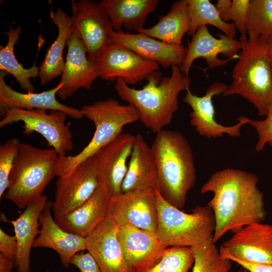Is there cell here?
Wrapping results in <instances>:
<instances>
[{"label":"cell","mask_w":272,"mask_h":272,"mask_svg":"<svg viewBox=\"0 0 272 272\" xmlns=\"http://www.w3.org/2000/svg\"><path fill=\"white\" fill-rule=\"evenodd\" d=\"M258 181L251 172L226 168L214 173L201 186V193L214 194L207 205L215 219L214 243L229 231L235 233L264 220L266 213Z\"/></svg>","instance_id":"6da1fadb"},{"label":"cell","mask_w":272,"mask_h":272,"mask_svg":"<svg viewBox=\"0 0 272 272\" xmlns=\"http://www.w3.org/2000/svg\"><path fill=\"white\" fill-rule=\"evenodd\" d=\"M171 68L169 77H162L159 70L152 73L141 89L130 87L121 79L116 80L114 88L119 97L138 110L140 120L155 133L171 123L178 108L180 93L190 88V79L180 66Z\"/></svg>","instance_id":"7a4b0ae2"},{"label":"cell","mask_w":272,"mask_h":272,"mask_svg":"<svg viewBox=\"0 0 272 272\" xmlns=\"http://www.w3.org/2000/svg\"><path fill=\"white\" fill-rule=\"evenodd\" d=\"M156 163L158 189L170 204L181 209L196 180L191 147L179 131L163 129L151 146Z\"/></svg>","instance_id":"3957f363"},{"label":"cell","mask_w":272,"mask_h":272,"mask_svg":"<svg viewBox=\"0 0 272 272\" xmlns=\"http://www.w3.org/2000/svg\"><path fill=\"white\" fill-rule=\"evenodd\" d=\"M241 44L238 60L232 74V81L223 96L238 95L264 116L272 104V66L268 39L259 37L249 41L246 33H241Z\"/></svg>","instance_id":"277c9868"},{"label":"cell","mask_w":272,"mask_h":272,"mask_svg":"<svg viewBox=\"0 0 272 272\" xmlns=\"http://www.w3.org/2000/svg\"><path fill=\"white\" fill-rule=\"evenodd\" d=\"M59 159L53 149H41L21 143L4 196L24 209L41 197L56 174Z\"/></svg>","instance_id":"5b68a950"},{"label":"cell","mask_w":272,"mask_h":272,"mask_svg":"<svg viewBox=\"0 0 272 272\" xmlns=\"http://www.w3.org/2000/svg\"><path fill=\"white\" fill-rule=\"evenodd\" d=\"M81 110L95 127L89 144L75 156L59 157L56 176L64 177L81 163L93 157L102 147L122 133L123 127L140 120L138 110L132 105L121 104L113 98L85 105Z\"/></svg>","instance_id":"8992f818"},{"label":"cell","mask_w":272,"mask_h":272,"mask_svg":"<svg viewBox=\"0 0 272 272\" xmlns=\"http://www.w3.org/2000/svg\"><path fill=\"white\" fill-rule=\"evenodd\" d=\"M158 211L156 234L166 247H192L213 237L215 219L207 205L197 206L191 213L182 212L168 202L156 189Z\"/></svg>","instance_id":"52a82bcc"},{"label":"cell","mask_w":272,"mask_h":272,"mask_svg":"<svg viewBox=\"0 0 272 272\" xmlns=\"http://www.w3.org/2000/svg\"><path fill=\"white\" fill-rule=\"evenodd\" d=\"M67 115L59 110L10 109L0 121V128L13 123L23 122V132L29 135L36 132L43 136L59 157L66 155L74 149L70 125L65 123Z\"/></svg>","instance_id":"ba28073f"},{"label":"cell","mask_w":272,"mask_h":272,"mask_svg":"<svg viewBox=\"0 0 272 272\" xmlns=\"http://www.w3.org/2000/svg\"><path fill=\"white\" fill-rule=\"evenodd\" d=\"M71 9L73 31L85 44L88 58L96 61L113 29L109 16L100 2L91 0H73Z\"/></svg>","instance_id":"9c48e42d"},{"label":"cell","mask_w":272,"mask_h":272,"mask_svg":"<svg viewBox=\"0 0 272 272\" xmlns=\"http://www.w3.org/2000/svg\"><path fill=\"white\" fill-rule=\"evenodd\" d=\"M99 78L102 80L121 79L128 85L146 80L160 70L156 62L144 58L120 44L110 41L96 61Z\"/></svg>","instance_id":"30bf717a"},{"label":"cell","mask_w":272,"mask_h":272,"mask_svg":"<svg viewBox=\"0 0 272 272\" xmlns=\"http://www.w3.org/2000/svg\"><path fill=\"white\" fill-rule=\"evenodd\" d=\"M156 189L131 191L111 196L107 216L118 226L128 225L156 234L158 211Z\"/></svg>","instance_id":"8fae6325"},{"label":"cell","mask_w":272,"mask_h":272,"mask_svg":"<svg viewBox=\"0 0 272 272\" xmlns=\"http://www.w3.org/2000/svg\"><path fill=\"white\" fill-rule=\"evenodd\" d=\"M220 246L221 256L260 264H272V226L254 223L240 229Z\"/></svg>","instance_id":"7c38bea8"},{"label":"cell","mask_w":272,"mask_h":272,"mask_svg":"<svg viewBox=\"0 0 272 272\" xmlns=\"http://www.w3.org/2000/svg\"><path fill=\"white\" fill-rule=\"evenodd\" d=\"M100 183L94 157L79 164L69 175L58 177L52 203L54 217L67 213L86 201Z\"/></svg>","instance_id":"4fadbf2b"},{"label":"cell","mask_w":272,"mask_h":272,"mask_svg":"<svg viewBox=\"0 0 272 272\" xmlns=\"http://www.w3.org/2000/svg\"><path fill=\"white\" fill-rule=\"evenodd\" d=\"M219 38L214 37L207 26L197 29L191 40L187 42L186 53L180 66L183 74L188 77L194 61L204 58L210 69L226 64L233 58H238V52L241 50L239 40L230 37L224 33H219Z\"/></svg>","instance_id":"5bb4252c"},{"label":"cell","mask_w":272,"mask_h":272,"mask_svg":"<svg viewBox=\"0 0 272 272\" xmlns=\"http://www.w3.org/2000/svg\"><path fill=\"white\" fill-rule=\"evenodd\" d=\"M228 86L221 82L212 83L201 97L193 94L187 89L183 101L191 107L190 123L201 136L208 138L222 137L226 133L231 137L240 135V128L244 124L249 123V118L240 116L238 122L232 126H224L215 118V110L212 101L214 96L223 94Z\"/></svg>","instance_id":"9a60e30c"},{"label":"cell","mask_w":272,"mask_h":272,"mask_svg":"<svg viewBox=\"0 0 272 272\" xmlns=\"http://www.w3.org/2000/svg\"><path fill=\"white\" fill-rule=\"evenodd\" d=\"M134 140V135L122 133L93 156L100 183L111 196L122 192V184L127 170V161Z\"/></svg>","instance_id":"2e32d148"},{"label":"cell","mask_w":272,"mask_h":272,"mask_svg":"<svg viewBox=\"0 0 272 272\" xmlns=\"http://www.w3.org/2000/svg\"><path fill=\"white\" fill-rule=\"evenodd\" d=\"M117 237L132 272H143L155 265L167 248L156 234L128 225L118 226Z\"/></svg>","instance_id":"e0dca14e"},{"label":"cell","mask_w":272,"mask_h":272,"mask_svg":"<svg viewBox=\"0 0 272 272\" xmlns=\"http://www.w3.org/2000/svg\"><path fill=\"white\" fill-rule=\"evenodd\" d=\"M66 46L67 53L59 82L62 86L57 93L63 100L72 96L79 89H90L99 78L96 61L88 58L85 44L74 31Z\"/></svg>","instance_id":"ac0fdd59"},{"label":"cell","mask_w":272,"mask_h":272,"mask_svg":"<svg viewBox=\"0 0 272 272\" xmlns=\"http://www.w3.org/2000/svg\"><path fill=\"white\" fill-rule=\"evenodd\" d=\"M118 226L107 216L86 237L87 250L102 272H132L128 267L117 237Z\"/></svg>","instance_id":"d6986e66"},{"label":"cell","mask_w":272,"mask_h":272,"mask_svg":"<svg viewBox=\"0 0 272 272\" xmlns=\"http://www.w3.org/2000/svg\"><path fill=\"white\" fill-rule=\"evenodd\" d=\"M7 74L5 71H0V117L2 118L9 110L14 108L59 110L75 119L85 117L81 109L68 106L57 100L56 95L62 86L61 83L40 93H20L6 83L4 78Z\"/></svg>","instance_id":"ffe728a7"},{"label":"cell","mask_w":272,"mask_h":272,"mask_svg":"<svg viewBox=\"0 0 272 272\" xmlns=\"http://www.w3.org/2000/svg\"><path fill=\"white\" fill-rule=\"evenodd\" d=\"M51 209L52 202L47 200L39 217L40 232L33 248H48L55 251L66 268L75 255L87 250L86 238L62 229L52 217Z\"/></svg>","instance_id":"44dd1931"},{"label":"cell","mask_w":272,"mask_h":272,"mask_svg":"<svg viewBox=\"0 0 272 272\" xmlns=\"http://www.w3.org/2000/svg\"><path fill=\"white\" fill-rule=\"evenodd\" d=\"M120 44L133 51L144 58L155 62L163 68L181 66L186 48L164 43L146 35L131 34L113 29L109 33V42Z\"/></svg>","instance_id":"7402d4cb"},{"label":"cell","mask_w":272,"mask_h":272,"mask_svg":"<svg viewBox=\"0 0 272 272\" xmlns=\"http://www.w3.org/2000/svg\"><path fill=\"white\" fill-rule=\"evenodd\" d=\"M111 194L100 184L93 195L81 205L54 217L64 230L86 238L106 218Z\"/></svg>","instance_id":"603a6c76"},{"label":"cell","mask_w":272,"mask_h":272,"mask_svg":"<svg viewBox=\"0 0 272 272\" xmlns=\"http://www.w3.org/2000/svg\"><path fill=\"white\" fill-rule=\"evenodd\" d=\"M122 192L142 189H158L156 161L151 146L141 134L135 135Z\"/></svg>","instance_id":"cb8c5ba5"},{"label":"cell","mask_w":272,"mask_h":272,"mask_svg":"<svg viewBox=\"0 0 272 272\" xmlns=\"http://www.w3.org/2000/svg\"><path fill=\"white\" fill-rule=\"evenodd\" d=\"M47 201V197L43 194L28 205L17 219L7 221L14 227L18 243L15 261L17 272H30L31 250L39 234V217Z\"/></svg>","instance_id":"d4e9b609"},{"label":"cell","mask_w":272,"mask_h":272,"mask_svg":"<svg viewBox=\"0 0 272 272\" xmlns=\"http://www.w3.org/2000/svg\"><path fill=\"white\" fill-rule=\"evenodd\" d=\"M50 16L58 28L57 37L48 48L40 66L39 77L42 85H45L61 76L65 65L63 52L67 39L73 31L71 17L60 8L52 10Z\"/></svg>","instance_id":"484cf974"},{"label":"cell","mask_w":272,"mask_h":272,"mask_svg":"<svg viewBox=\"0 0 272 272\" xmlns=\"http://www.w3.org/2000/svg\"><path fill=\"white\" fill-rule=\"evenodd\" d=\"M159 0H102L100 2L111 20L113 30L144 28L147 16L154 12Z\"/></svg>","instance_id":"4316f807"},{"label":"cell","mask_w":272,"mask_h":272,"mask_svg":"<svg viewBox=\"0 0 272 272\" xmlns=\"http://www.w3.org/2000/svg\"><path fill=\"white\" fill-rule=\"evenodd\" d=\"M189 27L187 0H178L172 4L166 15L159 17L156 24L149 28L138 29L135 31L169 44L180 46Z\"/></svg>","instance_id":"83f0119b"},{"label":"cell","mask_w":272,"mask_h":272,"mask_svg":"<svg viewBox=\"0 0 272 272\" xmlns=\"http://www.w3.org/2000/svg\"><path fill=\"white\" fill-rule=\"evenodd\" d=\"M22 27L10 25L8 31L4 33L8 37L7 44L0 46V70L13 76L21 88L28 92L33 93L35 87L30 79L39 76L40 67L35 63L30 68H24L17 60L14 47L19 39Z\"/></svg>","instance_id":"f1b7e54d"},{"label":"cell","mask_w":272,"mask_h":272,"mask_svg":"<svg viewBox=\"0 0 272 272\" xmlns=\"http://www.w3.org/2000/svg\"><path fill=\"white\" fill-rule=\"evenodd\" d=\"M187 2L189 18L188 35L192 36L198 28L210 25L220 29L230 37H235L237 29L235 24L223 21L215 6L210 1L187 0Z\"/></svg>","instance_id":"f546056e"},{"label":"cell","mask_w":272,"mask_h":272,"mask_svg":"<svg viewBox=\"0 0 272 272\" xmlns=\"http://www.w3.org/2000/svg\"><path fill=\"white\" fill-rule=\"evenodd\" d=\"M249 41L272 37V0H251L246 26Z\"/></svg>","instance_id":"4dcf8cb0"},{"label":"cell","mask_w":272,"mask_h":272,"mask_svg":"<svg viewBox=\"0 0 272 272\" xmlns=\"http://www.w3.org/2000/svg\"><path fill=\"white\" fill-rule=\"evenodd\" d=\"M213 237L202 243L190 247L194 263L192 272H229L232 260L221 256Z\"/></svg>","instance_id":"1f68e13d"},{"label":"cell","mask_w":272,"mask_h":272,"mask_svg":"<svg viewBox=\"0 0 272 272\" xmlns=\"http://www.w3.org/2000/svg\"><path fill=\"white\" fill-rule=\"evenodd\" d=\"M193 263L190 247H170L166 249L157 263L143 272H188Z\"/></svg>","instance_id":"d6a6232c"},{"label":"cell","mask_w":272,"mask_h":272,"mask_svg":"<svg viewBox=\"0 0 272 272\" xmlns=\"http://www.w3.org/2000/svg\"><path fill=\"white\" fill-rule=\"evenodd\" d=\"M21 143L17 138H11L0 146V198L8 187L9 176Z\"/></svg>","instance_id":"836d02e7"},{"label":"cell","mask_w":272,"mask_h":272,"mask_svg":"<svg viewBox=\"0 0 272 272\" xmlns=\"http://www.w3.org/2000/svg\"><path fill=\"white\" fill-rule=\"evenodd\" d=\"M265 116L262 120L249 119V124L255 128L258 137L255 146L257 152L262 151L267 144L272 146V104Z\"/></svg>","instance_id":"e575fe53"},{"label":"cell","mask_w":272,"mask_h":272,"mask_svg":"<svg viewBox=\"0 0 272 272\" xmlns=\"http://www.w3.org/2000/svg\"><path fill=\"white\" fill-rule=\"evenodd\" d=\"M250 1L249 0H233L228 15L225 22L232 21L240 33H246Z\"/></svg>","instance_id":"d590c367"},{"label":"cell","mask_w":272,"mask_h":272,"mask_svg":"<svg viewBox=\"0 0 272 272\" xmlns=\"http://www.w3.org/2000/svg\"><path fill=\"white\" fill-rule=\"evenodd\" d=\"M18 243L15 236H11L0 229V252L15 262L16 260Z\"/></svg>","instance_id":"8d00e7d4"},{"label":"cell","mask_w":272,"mask_h":272,"mask_svg":"<svg viewBox=\"0 0 272 272\" xmlns=\"http://www.w3.org/2000/svg\"><path fill=\"white\" fill-rule=\"evenodd\" d=\"M71 264L76 266L80 272H102L93 256L88 252L75 255Z\"/></svg>","instance_id":"74e56055"},{"label":"cell","mask_w":272,"mask_h":272,"mask_svg":"<svg viewBox=\"0 0 272 272\" xmlns=\"http://www.w3.org/2000/svg\"><path fill=\"white\" fill-rule=\"evenodd\" d=\"M231 260L246 268L249 272H272V264L249 263L236 259Z\"/></svg>","instance_id":"f35d334b"},{"label":"cell","mask_w":272,"mask_h":272,"mask_svg":"<svg viewBox=\"0 0 272 272\" xmlns=\"http://www.w3.org/2000/svg\"><path fill=\"white\" fill-rule=\"evenodd\" d=\"M231 5V0H218L215 6L220 16L224 21L228 15Z\"/></svg>","instance_id":"ab89813d"},{"label":"cell","mask_w":272,"mask_h":272,"mask_svg":"<svg viewBox=\"0 0 272 272\" xmlns=\"http://www.w3.org/2000/svg\"><path fill=\"white\" fill-rule=\"evenodd\" d=\"M15 263L0 253V272H13Z\"/></svg>","instance_id":"60d3db41"},{"label":"cell","mask_w":272,"mask_h":272,"mask_svg":"<svg viewBox=\"0 0 272 272\" xmlns=\"http://www.w3.org/2000/svg\"><path fill=\"white\" fill-rule=\"evenodd\" d=\"M268 46L270 58L272 66V37L268 38Z\"/></svg>","instance_id":"b9f144b4"},{"label":"cell","mask_w":272,"mask_h":272,"mask_svg":"<svg viewBox=\"0 0 272 272\" xmlns=\"http://www.w3.org/2000/svg\"><path fill=\"white\" fill-rule=\"evenodd\" d=\"M238 272H249L246 268L242 267L240 269Z\"/></svg>","instance_id":"7bdbcfd3"}]
</instances>
